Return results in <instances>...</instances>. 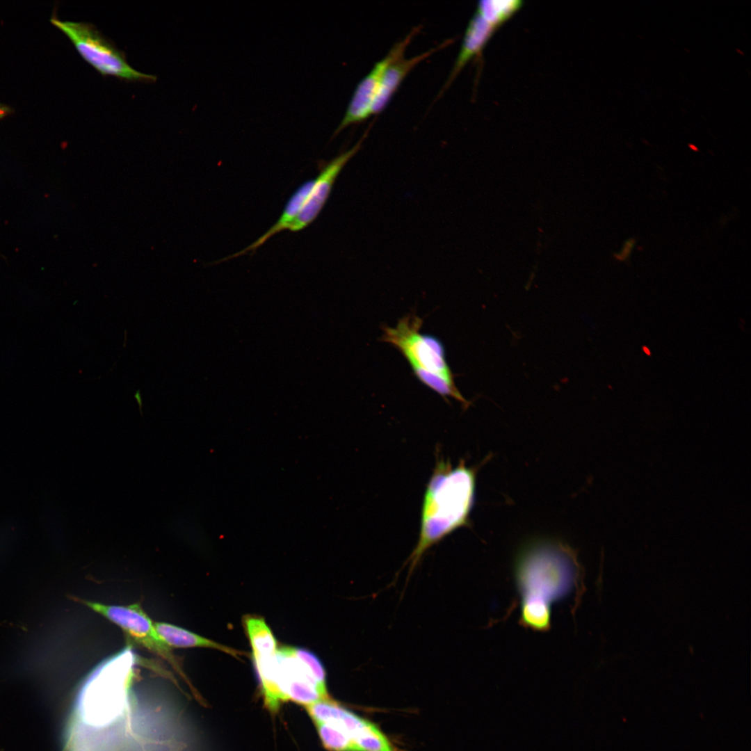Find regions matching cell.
<instances>
[{"mask_svg": "<svg viewBox=\"0 0 751 751\" xmlns=\"http://www.w3.org/2000/svg\"><path fill=\"white\" fill-rule=\"evenodd\" d=\"M474 491V473L463 461L455 467L437 462L423 496L419 540L405 563L408 576L431 547L467 524Z\"/></svg>", "mask_w": 751, "mask_h": 751, "instance_id": "obj_1", "label": "cell"}, {"mask_svg": "<svg viewBox=\"0 0 751 751\" xmlns=\"http://www.w3.org/2000/svg\"><path fill=\"white\" fill-rule=\"evenodd\" d=\"M574 573L572 558L560 547L543 543L526 550L516 571L523 623L537 630L548 629L551 604L570 590Z\"/></svg>", "mask_w": 751, "mask_h": 751, "instance_id": "obj_2", "label": "cell"}, {"mask_svg": "<svg viewBox=\"0 0 751 751\" xmlns=\"http://www.w3.org/2000/svg\"><path fill=\"white\" fill-rule=\"evenodd\" d=\"M136 662L135 654L127 647L100 663L81 685L71 719L102 728L123 716L132 703L129 688Z\"/></svg>", "mask_w": 751, "mask_h": 751, "instance_id": "obj_3", "label": "cell"}, {"mask_svg": "<svg viewBox=\"0 0 751 751\" xmlns=\"http://www.w3.org/2000/svg\"><path fill=\"white\" fill-rule=\"evenodd\" d=\"M321 737L334 748L348 751H396L373 722L329 697L307 707Z\"/></svg>", "mask_w": 751, "mask_h": 751, "instance_id": "obj_4", "label": "cell"}, {"mask_svg": "<svg viewBox=\"0 0 751 751\" xmlns=\"http://www.w3.org/2000/svg\"><path fill=\"white\" fill-rule=\"evenodd\" d=\"M51 24L70 40L80 56L103 76L127 81L154 82L156 76L131 66L124 53L89 22L63 21L53 16Z\"/></svg>", "mask_w": 751, "mask_h": 751, "instance_id": "obj_5", "label": "cell"}, {"mask_svg": "<svg viewBox=\"0 0 751 751\" xmlns=\"http://www.w3.org/2000/svg\"><path fill=\"white\" fill-rule=\"evenodd\" d=\"M422 324V318L414 314H407L398 321L395 328L385 326L381 340L397 348L412 369L425 370L455 383L445 359L443 344L433 335L421 334Z\"/></svg>", "mask_w": 751, "mask_h": 751, "instance_id": "obj_6", "label": "cell"}, {"mask_svg": "<svg viewBox=\"0 0 751 751\" xmlns=\"http://www.w3.org/2000/svg\"><path fill=\"white\" fill-rule=\"evenodd\" d=\"M82 602L120 627L129 639L166 660L179 674L184 676L172 647L159 634L154 622L140 604L116 606L86 600Z\"/></svg>", "mask_w": 751, "mask_h": 751, "instance_id": "obj_7", "label": "cell"}, {"mask_svg": "<svg viewBox=\"0 0 751 751\" xmlns=\"http://www.w3.org/2000/svg\"><path fill=\"white\" fill-rule=\"evenodd\" d=\"M419 29V27L414 28L404 38L396 42L358 83L333 136L347 127L361 122L372 115V106L385 71L392 63L403 58L407 47Z\"/></svg>", "mask_w": 751, "mask_h": 751, "instance_id": "obj_8", "label": "cell"}, {"mask_svg": "<svg viewBox=\"0 0 751 751\" xmlns=\"http://www.w3.org/2000/svg\"><path fill=\"white\" fill-rule=\"evenodd\" d=\"M361 141L350 150L340 154L330 161L314 179L313 186L305 204L290 228L292 232L303 229L310 225L318 216L325 205L332 186L343 168L359 151Z\"/></svg>", "mask_w": 751, "mask_h": 751, "instance_id": "obj_9", "label": "cell"}, {"mask_svg": "<svg viewBox=\"0 0 751 751\" xmlns=\"http://www.w3.org/2000/svg\"><path fill=\"white\" fill-rule=\"evenodd\" d=\"M451 40L444 41L439 45L421 54L410 58H401L392 63L385 71L376 96L372 106V115L382 112L396 92L407 74L421 61L439 49L444 48Z\"/></svg>", "mask_w": 751, "mask_h": 751, "instance_id": "obj_10", "label": "cell"}, {"mask_svg": "<svg viewBox=\"0 0 751 751\" xmlns=\"http://www.w3.org/2000/svg\"><path fill=\"white\" fill-rule=\"evenodd\" d=\"M496 28L475 12L467 25L461 48L443 90L451 84L466 63L483 49Z\"/></svg>", "mask_w": 751, "mask_h": 751, "instance_id": "obj_11", "label": "cell"}, {"mask_svg": "<svg viewBox=\"0 0 751 751\" xmlns=\"http://www.w3.org/2000/svg\"><path fill=\"white\" fill-rule=\"evenodd\" d=\"M314 181V179H309L304 182L297 188L286 202L278 220L267 232L243 250L236 252L225 259L239 257L248 252L254 251L276 234L285 229H290L291 227L299 216L305 202L308 197Z\"/></svg>", "mask_w": 751, "mask_h": 751, "instance_id": "obj_12", "label": "cell"}, {"mask_svg": "<svg viewBox=\"0 0 751 751\" xmlns=\"http://www.w3.org/2000/svg\"><path fill=\"white\" fill-rule=\"evenodd\" d=\"M154 627L159 634L171 647H205L217 649L233 656L240 654L238 651L169 623L154 622Z\"/></svg>", "mask_w": 751, "mask_h": 751, "instance_id": "obj_13", "label": "cell"}, {"mask_svg": "<svg viewBox=\"0 0 751 751\" xmlns=\"http://www.w3.org/2000/svg\"><path fill=\"white\" fill-rule=\"evenodd\" d=\"M243 624L250 643L252 658L273 655L277 652L276 638L264 618L249 615L244 617Z\"/></svg>", "mask_w": 751, "mask_h": 751, "instance_id": "obj_14", "label": "cell"}, {"mask_svg": "<svg viewBox=\"0 0 751 751\" xmlns=\"http://www.w3.org/2000/svg\"><path fill=\"white\" fill-rule=\"evenodd\" d=\"M520 0H482L476 12L496 27L510 17L522 6Z\"/></svg>", "mask_w": 751, "mask_h": 751, "instance_id": "obj_15", "label": "cell"}, {"mask_svg": "<svg viewBox=\"0 0 751 751\" xmlns=\"http://www.w3.org/2000/svg\"><path fill=\"white\" fill-rule=\"evenodd\" d=\"M294 655L302 661L321 683L326 684V675L324 666L312 652L302 647H291Z\"/></svg>", "mask_w": 751, "mask_h": 751, "instance_id": "obj_16", "label": "cell"}, {"mask_svg": "<svg viewBox=\"0 0 751 751\" xmlns=\"http://www.w3.org/2000/svg\"><path fill=\"white\" fill-rule=\"evenodd\" d=\"M636 241L634 239H629L627 240L622 247L621 251L614 255V257L619 261L626 260L630 255L634 245Z\"/></svg>", "mask_w": 751, "mask_h": 751, "instance_id": "obj_17", "label": "cell"}, {"mask_svg": "<svg viewBox=\"0 0 751 751\" xmlns=\"http://www.w3.org/2000/svg\"><path fill=\"white\" fill-rule=\"evenodd\" d=\"M10 112V108L7 106L0 104V117L6 115Z\"/></svg>", "mask_w": 751, "mask_h": 751, "instance_id": "obj_18", "label": "cell"}, {"mask_svg": "<svg viewBox=\"0 0 751 751\" xmlns=\"http://www.w3.org/2000/svg\"><path fill=\"white\" fill-rule=\"evenodd\" d=\"M1 751V750H0Z\"/></svg>", "mask_w": 751, "mask_h": 751, "instance_id": "obj_19", "label": "cell"}]
</instances>
